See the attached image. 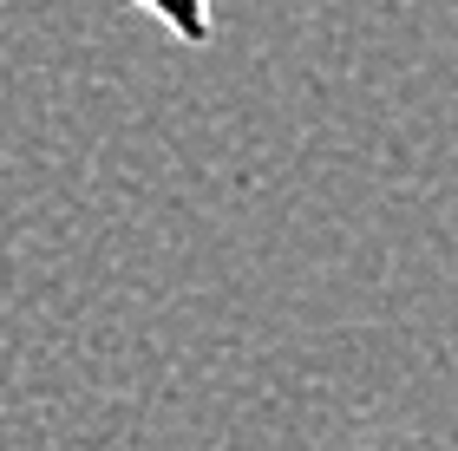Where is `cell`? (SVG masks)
Masks as SVG:
<instances>
[{
	"mask_svg": "<svg viewBox=\"0 0 458 451\" xmlns=\"http://www.w3.org/2000/svg\"><path fill=\"white\" fill-rule=\"evenodd\" d=\"M131 7L144 20H157L164 33L177 39L183 53H203L216 39V13H210V0H131Z\"/></svg>",
	"mask_w": 458,
	"mask_h": 451,
	"instance_id": "cell-1",
	"label": "cell"
}]
</instances>
